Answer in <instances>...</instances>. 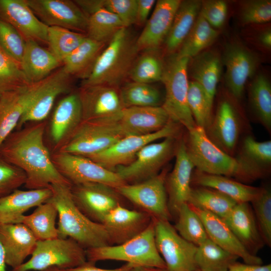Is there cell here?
I'll list each match as a JSON object with an SVG mask.
<instances>
[{
    "instance_id": "6da1fadb",
    "label": "cell",
    "mask_w": 271,
    "mask_h": 271,
    "mask_svg": "<svg viewBox=\"0 0 271 271\" xmlns=\"http://www.w3.org/2000/svg\"><path fill=\"white\" fill-rule=\"evenodd\" d=\"M46 125V120L30 122L11 132L0 146V156L24 172L25 186L29 190L54 184L72 186L55 167L45 146Z\"/></svg>"
},
{
    "instance_id": "7a4b0ae2",
    "label": "cell",
    "mask_w": 271,
    "mask_h": 271,
    "mask_svg": "<svg viewBox=\"0 0 271 271\" xmlns=\"http://www.w3.org/2000/svg\"><path fill=\"white\" fill-rule=\"evenodd\" d=\"M71 187L61 184H52L49 187L52 192L49 200L58 210V237L70 238L85 249L111 245L110 238L103 224L91 220L76 205Z\"/></svg>"
},
{
    "instance_id": "3957f363",
    "label": "cell",
    "mask_w": 271,
    "mask_h": 271,
    "mask_svg": "<svg viewBox=\"0 0 271 271\" xmlns=\"http://www.w3.org/2000/svg\"><path fill=\"white\" fill-rule=\"evenodd\" d=\"M128 28L119 30L96 60L82 85H104L118 88L126 77L139 51Z\"/></svg>"
},
{
    "instance_id": "277c9868",
    "label": "cell",
    "mask_w": 271,
    "mask_h": 271,
    "mask_svg": "<svg viewBox=\"0 0 271 271\" xmlns=\"http://www.w3.org/2000/svg\"><path fill=\"white\" fill-rule=\"evenodd\" d=\"M87 261L115 260L125 261L133 266L166 268L156 243L154 222L152 221L142 232L119 244L108 245L86 249Z\"/></svg>"
},
{
    "instance_id": "5b68a950",
    "label": "cell",
    "mask_w": 271,
    "mask_h": 271,
    "mask_svg": "<svg viewBox=\"0 0 271 271\" xmlns=\"http://www.w3.org/2000/svg\"><path fill=\"white\" fill-rule=\"evenodd\" d=\"M189 61L190 58L180 56L176 52L172 54L164 66L161 79L166 90L161 106L171 120L183 125L188 131L197 126L187 101Z\"/></svg>"
},
{
    "instance_id": "8992f818",
    "label": "cell",
    "mask_w": 271,
    "mask_h": 271,
    "mask_svg": "<svg viewBox=\"0 0 271 271\" xmlns=\"http://www.w3.org/2000/svg\"><path fill=\"white\" fill-rule=\"evenodd\" d=\"M31 258L10 271H44L51 267L60 269L79 266L87 261L86 249L70 238L38 240Z\"/></svg>"
},
{
    "instance_id": "52a82bcc",
    "label": "cell",
    "mask_w": 271,
    "mask_h": 271,
    "mask_svg": "<svg viewBox=\"0 0 271 271\" xmlns=\"http://www.w3.org/2000/svg\"><path fill=\"white\" fill-rule=\"evenodd\" d=\"M186 145L189 157L198 171L238 180L240 169L236 159L214 144L204 128L197 126L189 131Z\"/></svg>"
},
{
    "instance_id": "ba28073f",
    "label": "cell",
    "mask_w": 271,
    "mask_h": 271,
    "mask_svg": "<svg viewBox=\"0 0 271 271\" xmlns=\"http://www.w3.org/2000/svg\"><path fill=\"white\" fill-rule=\"evenodd\" d=\"M167 171L145 181L125 183L115 188L118 193L140 208L153 219L169 221L172 216L169 209L166 188Z\"/></svg>"
},
{
    "instance_id": "9c48e42d",
    "label": "cell",
    "mask_w": 271,
    "mask_h": 271,
    "mask_svg": "<svg viewBox=\"0 0 271 271\" xmlns=\"http://www.w3.org/2000/svg\"><path fill=\"white\" fill-rule=\"evenodd\" d=\"M51 159L58 171L72 185L97 183L116 188L125 184L115 171L86 157L55 151Z\"/></svg>"
},
{
    "instance_id": "30bf717a",
    "label": "cell",
    "mask_w": 271,
    "mask_h": 271,
    "mask_svg": "<svg viewBox=\"0 0 271 271\" xmlns=\"http://www.w3.org/2000/svg\"><path fill=\"white\" fill-rule=\"evenodd\" d=\"M155 241L168 271H195L196 245L182 237L169 221L156 220Z\"/></svg>"
},
{
    "instance_id": "8fae6325",
    "label": "cell",
    "mask_w": 271,
    "mask_h": 271,
    "mask_svg": "<svg viewBox=\"0 0 271 271\" xmlns=\"http://www.w3.org/2000/svg\"><path fill=\"white\" fill-rule=\"evenodd\" d=\"M178 124L170 120L157 131L124 137L108 149L87 158L109 170L115 171L117 167L131 163L137 154L145 146L159 139L175 137L179 130Z\"/></svg>"
},
{
    "instance_id": "7c38bea8",
    "label": "cell",
    "mask_w": 271,
    "mask_h": 271,
    "mask_svg": "<svg viewBox=\"0 0 271 271\" xmlns=\"http://www.w3.org/2000/svg\"><path fill=\"white\" fill-rule=\"evenodd\" d=\"M175 138L167 137L145 146L131 163L117 167L115 172L125 183L140 182L157 175L174 155Z\"/></svg>"
},
{
    "instance_id": "4fadbf2b",
    "label": "cell",
    "mask_w": 271,
    "mask_h": 271,
    "mask_svg": "<svg viewBox=\"0 0 271 271\" xmlns=\"http://www.w3.org/2000/svg\"><path fill=\"white\" fill-rule=\"evenodd\" d=\"M123 137L109 123L95 120L82 121L56 151L87 157L108 149Z\"/></svg>"
},
{
    "instance_id": "5bb4252c",
    "label": "cell",
    "mask_w": 271,
    "mask_h": 271,
    "mask_svg": "<svg viewBox=\"0 0 271 271\" xmlns=\"http://www.w3.org/2000/svg\"><path fill=\"white\" fill-rule=\"evenodd\" d=\"M170 120L161 106L124 108L112 116L96 120L112 125L123 137L157 131Z\"/></svg>"
},
{
    "instance_id": "9a60e30c",
    "label": "cell",
    "mask_w": 271,
    "mask_h": 271,
    "mask_svg": "<svg viewBox=\"0 0 271 271\" xmlns=\"http://www.w3.org/2000/svg\"><path fill=\"white\" fill-rule=\"evenodd\" d=\"M36 16L48 27H59L86 34L88 17L70 0H26Z\"/></svg>"
},
{
    "instance_id": "2e32d148",
    "label": "cell",
    "mask_w": 271,
    "mask_h": 271,
    "mask_svg": "<svg viewBox=\"0 0 271 271\" xmlns=\"http://www.w3.org/2000/svg\"><path fill=\"white\" fill-rule=\"evenodd\" d=\"M71 78L62 66L41 81L35 95L19 120L18 129L26 123L45 120L57 97L70 89Z\"/></svg>"
},
{
    "instance_id": "e0dca14e",
    "label": "cell",
    "mask_w": 271,
    "mask_h": 271,
    "mask_svg": "<svg viewBox=\"0 0 271 271\" xmlns=\"http://www.w3.org/2000/svg\"><path fill=\"white\" fill-rule=\"evenodd\" d=\"M73 201L91 220L101 223L111 210L121 205L120 195L115 188L97 183H86L71 187Z\"/></svg>"
},
{
    "instance_id": "ac0fdd59",
    "label": "cell",
    "mask_w": 271,
    "mask_h": 271,
    "mask_svg": "<svg viewBox=\"0 0 271 271\" xmlns=\"http://www.w3.org/2000/svg\"><path fill=\"white\" fill-rule=\"evenodd\" d=\"M78 94L82 121L107 118L124 108L117 88L104 85H82Z\"/></svg>"
},
{
    "instance_id": "d6986e66",
    "label": "cell",
    "mask_w": 271,
    "mask_h": 271,
    "mask_svg": "<svg viewBox=\"0 0 271 271\" xmlns=\"http://www.w3.org/2000/svg\"><path fill=\"white\" fill-rule=\"evenodd\" d=\"M175 151L176 161L173 169L166 178L168 204L172 216H177L180 208L188 203L192 188V172L195 168L184 141L180 142Z\"/></svg>"
},
{
    "instance_id": "ffe728a7",
    "label": "cell",
    "mask_w": 271,
    "mask_h": 271,
    "mask_svg": "<svg viewBox=\"0 0 271 271\" xmlns=\"http://www.w3.org/2000/svg\"><path fill=\"white\" fill-rule=\"evenodd\" d=\"M222 62L226 67L227 87L234 97L240 99L247 79L255 71L257 58L244 46L233 42L226 46Z\"/></svg>"
},
{
    "instance_id": "44dd1931",
    "label": "cell",
    "mask_w": 271,
    "mask_h": 271,
    "mask_svg": "<svg viewBox=\"0 0 271 271\" xmlns=\"http://www.w3.org/2000/svg\"><path fill=\"white\" fill-rule=\"evenodd\" d=\"M0 19L13 26L25 41L47 44L48 27L36 16L26 0H0Z\"/></svg>"
},
{
    "instance_id": "7402d4cb",
    "label": "cell",
    "mask_w": 271,
    "mask_h": 271,
    "mask_svg": "<svg viewBox=\"0 0 271 271\" xmlns=\"http://www.w3.org/2000/svg\"><path fill=\"white\" fill-rule=\"evenodd\" d=\"M181 2L180 0L157 1L152 16L136 39L139 52L156 50L165 41Z\"/></svg>"
},
{
    "instance_id": "603a6c76",
    "label": "cell",
    "mask_w": 271,
    "mask_h": 271,
    "mask_svg": "<svg viewBox=\"0 0 271 271\" xmlns=\"http://www.w3.org/2000/svg\"><path fill=\"white\" fill-rule=\"evenodd\" d=\"M152 221L147 213L128 209L122 204L109 212L101 223L104 226L111 243L121 244L145 230Z\"/></svg>"
},
{
    "instance_id": "cb8c5ba5",
    "label": "cell",
    "mask_w": 271,
    "mask_h": 271,
    "mask_svg": "<svg viewBox=\"0 0 271 271\" xmlns=\"http://www.w3.org/2000/svg\"><path fill=\"white\" fill-rule=\"evenodd\" d=\"M40 81L25 85L0 95V146L17 127L35 95Z\"/></svg>"
},
{
    "instance_id": "d4e9b609",
    "label": "cell",
    "mask_w": 271,
    "mask_h": 271,
    "mask_svg": "<svg viewBox=\"0 0 271 271\" xmlns=\"http://www.w3.org/2000/svg\"><path fill=\"white\" fill-rule=\"evenodd\" d=\"M189 206L200 218L208 237L211 240L225 250L241 258L245 263L262 264V259L259 257L250 253L246 249L221 218L208 211Z\"/></svg>"
},
{
    "instance_id": "484cf974",
    "label": "cell",
    "mask_w": 271,
    "mask_h": 271,
    "mask_svg": "<svg viewBox=\"0 0 271 271\" xmlns=\"http://www.w3.org/2000/svg\"><path fill=\"white\" fill-rule=\"evenodd\" d=\"M82 121V108L78 92L70 93L59 102L51 117L50 136L55 151L69 139Z\"/></svg>"
},
{
    "instance_id": "4316f807",
    "label": "cell",
    "mask_w": 271,
    "mask_h": 271,
    "mask_svg": "<svg viewBox=\"0 0 271 271\" xmlns=\"http://www.w3.org/2000/svg\"><path fill=\"white\" fill-rule=\"evenodd\" d=\"M38 240L22 223L0 225V242L4 248L6 264L16 268L31 255Z\"/></svg>"
},
{
    "instance_id": "83f0119b",
    "label": "cell",
    "mask_w": 271,
    "mask_h": 271,
    "mask_svg": "<svg viewBox=\"0 0 271 271\" xmlns=\"http://www.w3.org/2000/svg\"><path fill=\"white\" fill-rule=\"evenodd\" d=\"M239 167V182L252 181L264 176L271 163V141L258 142L246 137L235 158Z\"/></svg>"
},
{
    "instance_id": "f1b7e54d",
    "label": "cell",
    "mask_w": 271,
    "mask_h": 271,
    "mask_svg": "<svg viewBox=\"0 0 271 271\" xmlns=\"http://www.w3.org/2000/svg\"><path fill=\"white\" fill-rule=\"evenodd\" d=\"M222 219L246 249L256 255L265 244L248 203H237Z\"/></svg>"
},
{
    "instance_id": "f546056e",
    "label": "cell",
    "mask_w": 271,
    "mask_h": 271,
    "mask_svg": "<svg viewBox=\"0 0 271 271\" xmlns=\"http://www.w3.org/2000/svg\"><path fill=\"white\" fill-rule=\"evenodd\" d=\"M52 195L50 187L29 190L18 189L0 198V225L20 223L26 211L47 202Z\"/></svg>"
},
{
    "instance_id": "4dcf8cb0",
    "label": "cell",
    "mask_w": 271,
    "mask_h": 271,
    "mask_svg": "<svg viewBox=\"0 0 271 271\" xmlns=\"http://www.w3.org/2000/svg\"><path fill=\"white\" fill-rule=\"evenodd\" d=\"M210 139L229 154L235 147L240 124L236 112L227 100L220 102L215 116L208 126Z\"/></svg>"
},
{
    "instance_id": "1f68e13d",
    "label": "cell",
    "mask_w": 271,
    "mask_h": 271,
    "mask_svg": "<svg viewBox=\"0 0 271 271\" xmlns=\"http://www.w3.org/2000/svg\"><path fill=\"white\" fill-rule=\"evenodd\" d=\"M20 64L27 81L34 83L46 78L62 63L40 44L27 40Z\"/></svg>"
},
{
    "instance_id": "d6a6232c",
    "label": "cell",
    "mask_w": 271,
    "mask_h": 271,
    "mask_svg": "<svg viewBox=\"0 0 271 271\" xmlns=\"http://www.w3.org/2000/svg\"><path fill=\"white\" fill-rule=\"evenodd\" d=\"M191 183L198 186L216 190L237 203H251L262 189V188L244 184L228 177L208 174L198 171L193 176L192 175Z\"/></svg>"
},
{
    "instance_id": "836d02e7",
    "label": "cell",
    "mask_w": 271,
    "mask_h": 271,
    "mask_svg": "<svg viewBox=\"0 0 271 271\" xmlns=\"http://www.w3.org/2000/svg\"><path fill=\"white\" fill-rule=\"evenodd\" d=\"M192 62L191 74L193 81L203 89L212 109L221 74V60L215 53L206 51L194 57Z\"/></svg>"
},
{
    "instance_id": "e575fe53",
    "label": "cell",
    "mask_w": 271,
    "mask_h": 271,
    "mask_svg": "<svg viewBox=\"0 0 271 271\" xmlns=\"http://www.w3.org/2000/svg\"><path fill=\"white\" fill-rule=\"evenodd\" d=\"M202 1H181L165 40L167 53L173 54L179 49L200 13Z\"/></svg>"
},
{
    "instance_id": "d590c367",
    "label": "cell",
    "mask_w": 271,
    "mask_h": 271,
    "mask_svg": "<svg viewBox=\"0 0 271 271\" xmlns=\"http://www.w3.org/2000/svg\"><path fill=\"white\" fill-rule=\"evenodd\" d=\"M87 37L62 61V67L72 77L83 80L89 75L96 60L105 47Z\"/></svg>"
},
{
    "instance_id": "8d00e7d4",
    "label": "cell",
    "mask_w": 271,
    "mask_h": 271,
    "mask_svg": "<svg viewBox=\"0 0 271 271\" xmlns=\"http://www.w3.org/2000/svg\"><path fill=\"white\" fill-rule=\"evenodd\" d=\"M58 210L50 201L38 206L32 213L24 215L20 223L28 227L38 240H44L58 237L56 220Z\"/></svg>"
},
{
    "instance_id": "74e56055",
    "label": "cell",
    "mask_w": 271,
    "mask_h": 271,
    "mask_svg": "<svg viewBox=\"0 0 271 271\" xmlns=\"http://www.w3.org/2000/svg\"><path fill=\"white\" fill-rule=\"evenodd\" d=\"M238 258L207 238L197 246L195 263L200 271H227Z\"/></svg>"
},
{
    "instance_id": "f35d334b",
    "label": "cell",
    "mask_w": 271,
    "mask_h": 271,
    "mask_svg": "<svg viewBox=\"0 0 271 271\" xmlns=\"http://www.w3.org/2000/svg\"><path fill=\"white\" fill-rule=\"evenodd\" d=\"M237 203L227 195L211 188H192L188 204L224 218Z\"/></svg>"
},
{
    "instance_id": "ab89813d",
    "label": "cell",
    "mask_w": 271,
    "mask_h": 271,
    "mask_svg": "<svg viewBox=\"0 0 271 271\" xmlns=\"http://www.w3.org/2000/svg\"><path fill=\"white\" fill-rule=\"evenodd\" d=\"M219 32L200 14L189 33L176 52L182 57H194L216 40Z\"/></svg>"
},
{
    "instance_id": "60d3db41",
    "label": "cell",
    "mask_w": 271,
    "mask_h": 271,
    "mask_svg": "<svg viewBox=\"0 0 271 271\" xmlns=\"http://www.w3.org/2000/svg\"><path fill=\"white\" fill-rule=\"evenodd\" d=\"M119 93L124 108L159 106L162 100L160 92L151 84L132 81L122 86Z\"/></svg>"
},
{
    "instance_id": "b9f144b4",
    "label": "cell",
    "mask_w": 271,
    "mask_h": 271,
    "mask_svg": "<svg viewBox=\"0 0 271 271\" xmlns=\"http://www.w3.org/2000/svg\"><path fill=\"white\" fill-rule=\"evenodd\" d=\"M123 27L117 16L102 8L88 17L86 35L89 39L106 43Z\"/></svg>"
},
{
    "instance_id": "7bdbcfd3",
    "label": "cell",
    "mask_w": 271,
    "mask_h": 271,
    "mask_svg": "<svg viewBox=\"0 0 271 271\" xmlns=\"http://www.w3.org/2000/svg\"><path fill=\"white\" fill-rule=\"evenodd\" d=\"M177 216L174 227L184 239L198 246L208 238L202 220L188 203L180 208Z\"/></svg>"
},
{
    "instance_id": "ee69618b",
    "label": "cell",
    "mask_w": 271,
    "mask_h": 271,
    "mask_svg": "<svg viewBox=\"0 0 271 271\" xmlns=\"http://www.w3.org/2000/svg\"><path fill=\"white\" fill-rule=\"evenodd\" d=\"M87 37L85 34L59 27H48L49 50L62 63Z\"/></svg>"
},
{
    "instance_id": "f6af8a7d",
    "label": "cell",
    "mask_w": 271,
    "mask_h": 271,
    "mask_svg": "<svg viewBox=\"0 0 271 271\" xmlns=\"http://www.w3.org/2000/svg\"><path fill=\"white\" fill-rule=\"evenodd\" d=\"M250 101L261 123L268 129L271 127V85L265 76L255 77L250 88Z\"/></svg>"
},
{
    "instance_id": "bcb514c9",
    "label": "cell",
    "mask_w": 271,
    "mask_h": 271,
    "mask_svg": "<svg viewBox=\"0 0 271 271\" xmlns=\"http://www.w3.org/2000/svg\"><path fill=\"white\" fill-rule=\"evenodd\" d=\"M156 50L144 51L136 58L128 75L132 81L151 84L161 81L164 65Z\"/></svg>"
},
{
    "instance_id": "7dc6e473",
    "label": "cell",
    "mask_w": 271,
    "mask_h": 271,
    "mask_svg": "<svg viewBox=\"0 0 271 271\" xmlns=\"http://www.w3.org/2000/svg\"><path fill=\"white\" fill-rule=\"evenodd\" d=\"M30 84L20 64L0 46V95L8 91Z\"/></svg>"
},
{
    "instance_id": "c3c4849f",
    "label": "cell",
    "mask_w": 271,
    "mask_h": 271,
    "mask_svg": "<svg viewBox=\"0 0 271 271\" xmlns=\"http://www.w3.org/2000/svg\"><path fill=\"white\" fill-rule=\"evenodd\" d=\"M187 101L196 125L205 129L211 121L212 109L203 89L194 81H189Z\"/></svg>"
},
{
    "instance_id": "681fc988",
    "label": "cell",
    "mask_w": 271,
    "mask_h": 271,
    "mask_svg": "<svg viewBox=\"0 0 271 271\" xmlns=\"http://www.w3.org/2000/svg\"><path fill=\"white\" fill-rule=\"evenodd\" d=\"M256 223L265 244L271 246V192L262 188L251 202Z\"/></svg>"
},
{
    "instance_id": "f907efd6",
    "label": "cell",
    "mask_w": 271,
    "mask_h": 271,
    "mask_svg": "<svg viewBox=\"0 0 271 271\" xmlns=\"http://www.w3.org/2000/svg\"><path fill=\"white\" fill-rule=\"evenodd\" d=\"M26 41L11 25L0 19V46L14 59L20 63Z\"/></svg>"
},
{
    "instance_id": "816d5d0a",
    "label": "cell",
    "mask_w": 271,
    "mask_h": 271,
    "mask_svg": "<svg viewBox=\"0 0 271 271\" xmlns=\"http://www.w3.org/2000/svg\"><path fill=\"white\" fill-rule=\"evenodd\" d=\"M26 180V175L22 170L0 156V198L25 185Z\"/></svg>"
},
{
    "instance_id": "f5cc1de1",
    "label": "cell",
    "mask_w": 271,
    "mask_h": 271,
    "mask_svg": "<svg viewBox=\"0 0 271 271\" xmlns=\"http://www.w3.org/2000/svg\"><path fill=\"white\" fill-rule=\"evenodd\" d=\"M241 18L245 24L268 22L271 19V1L253 0L246 2L242 9Z\"/></svg>"
},
{
    "instance_id": "db71d44e",
    "label": "cell",
    "mask_w": 271,
    "mask_h": 271,
    "mask_svg": "<svg viewBox=\"0 0 271 271\" xmlns=\"http://www.w3.org/2000/svg\"><path fill=\"white\" fill-rule=\"evenodd\" d=\"M103 8L117 16L126 28L136 24L137 0H103Z\"/></svg>"
},
{
    "instance_id": "11a10c76",
    "label": "cell",
    "mask_w": 271,
    "mask_h": 271,
    "mask_svg": "<svg viewBox=\"0 0 271 271\" xmlns=\"http://www.w3.org/2000/svg\"><path fill=\"white\" fill-rule=\"evenodd\" d=\"M227 13L226 3L221 0L202 2L200 14L214 28L224 25Z\"/></svg>"
},
{
    "instance_id": "9f6ffc18",
    "label": "cell",
    "mask_w": 271,
    "mask_h": 271,
    "mask_svg": "<svg viewBox=\"0 0 271 271\" xmlns=\"http://www.w3.org/2000/svg\"><path fill=\"white\" fill-rule=\"evenodd\" d=\"M156 3L155 0H137L136 24L140 26L145 25Z\"/></svg>"
},
{
    "instance_id": "6f0895ef",
    "label": "cell",
    "mask_w": 271,
    "mask_h": 271,
    "mask_svg": "<svg viewBox=\"0 0 271 271\" xmlns=\"http://www.w3.org/2000/svg\"><path fill=\"white\" fill-rule=\"evenodd\" d=\"M133 266V265L129 263H126L118 268L104 269L98 267L95 265L94 263L86 261L84 263L77 267L61 270V271H129Z\"/></svg>"
},
{
    "instance_id": "680465c9",
    "label": "cell",
    "mask_w": 271,
    "mask_h": 271,
    "mask_svg": "<svg viewBox=\"0 0 271 271\" xmlns=\"http://www.w3.org/2000/svg\"><path fill=\"white\" fill-rule=\"evenodd\" d=\"M74 1L88 17L103 8V0H76Z\"/></svg>"
},
{
    "instance_id": "91938a15",
    "label": "cell",
    "mask_w": 271,
    "mask_h": 271,
    "mask_svg": "<svg viewBox=\"0 0 271 271\" xmlns=\"http://www.w3.org/2000/svg\"><path fill=\"white\" fill-rule=\"evenodd\" d=\"M227 271H271V265L249 264L236 261Z\"/></svg>"
},
{
    "instance_id": "94428289",
    "label": "cell",
    "mask_w": 271,
    "mask_h": 271,
    "mask_svg": "<svg viewBox=\"0 0 271 271\" xmlns=\"http://www.w3.org/2000/svg\"><path fill=\"white\" fill-rule=\"evenodd\" d=\"M261 44L266 48L269 49L271 48V31L267 30L261 33L259 37Z\"/></svg>"
},
{
    "instance_id": "6125c7cd",
    "label": "cell",
    "mask_w": 271,
    "mask_h": 271,
    "mask_svg": "<svg viewBox=\"0 0 271 271\" xmlns=\"http://www.w3.org/2000/svg\"><path fill=\"white\" fill-rule=\"evenodd\" d=\"M129 271H168L166 268L148 266H133Z\"/></svg>"
},
{
    "instance_id": "be15d7a7",
    "label": "cell",
    "mask_w": 271,
    "mask_h": 271,
    "mask_svg": "<svg viewBox=\"0 0 271 271\" xmlns=\"http://www.w3.org/2000/svg\"><path fill=\"white\" fill-rule=\"evenodd\" d=\"M6 265L4 249L0 242V271H6Z\"/></svg>"
},
{
    "instance_id": "e7e4bbea",
    "label": "cell",
    "mask_w": 271,
    "mask_h": 271,
    "mask_svg": "<svg viewBox=\"0 0 271 271\" xmlns=\"http://www.w3.org/2000/svg\"><path fill=\"white\" fill-rule=\"evenodd\" d=\"M44 271H61V270L56 267H51L44 270Z\"/></svg>"
},
{
    "instance_id": "03108f58",
    "label": "cell",
    "mask_w": 271,
    "mask_h": 271,
    "mask_svg": "<svg viewBox=\"0 0 271 271\" xmlns=\"http://www.w3.org/2000/svg\"><path fill=\"white\" fill-rule=\"evenodd\" d=\"M195 271H200V270L197 269H196Z\"/></svg>"
},
{
    "instance_id": "003e7915",
    "label": "cell",
    "mask_w": 271,
    "mask_h": 271,
    "mask_svg": "<svg viewBox=\"0 0 271 271\" xmlns=\"http://www.w3.org/2000/svg\"><path fill=\"white\" fill-rule=\"evenodd\" d=\"M28 271H35V270H28Z\"/></svg>"
}]
</instances>
